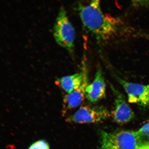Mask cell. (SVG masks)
<instances>
[{
	"instance_id": "cell-1",
	"label": "cell",
	"mask_w": 149,
	"mask_h": 149,
	"mask_svg": "<svg viewBox=\"0 0 149 149\" xmlns=\"http://www.w3.org/2000/svg\"><path fill=\"white\" fill-rule=\"evenodd\" d=\"M78 9L84 27L97 40H107L117 32L118 22L104 13L100 1L94 0L86 4H79Z\"/></svg>"
},
{
	"instance_id": "cell-2",
	"label": "cell",
	"mask_w": 149,
	"mask_h": 149,
	"mask_svg": "<svg viewBox=\"0 0 149 149\" xmlns=\"http://www.w3.org/2000/svg\"><path fill=\"white\" fill-rule=\"evenodd\" d=\"M54 37L57 43L73 53L75 31L63 8L59 10L54 27Z\"/></svg>"
},
{
	"instance_id": "cell-3",
	"label": "cell",
	"mask_w": 149,
	"mask_h": 149,
	"mask_svg": "<svg viewBox=\"0 0 149 149\" xmlns=\"http://www.w3.org/2000/svg\"><path fill=\"white\" fill-rule=\"evenodd\" d=\"M100 137V149H136L134 131H102Z\"/></svg>"
},
{
	"instance_id": "cell-4",
	"label": "cell",
	"mask_w": 149,
	"mask_h": 149,
	"mask_svg": "<svg viewBox=\"0 0 149 149\" xmlns=\"http://www.w3.org/2000/svg\"><path fill=\"white\" fill-rule=\"evenodd\" d=\"M110 115L109 111L103 107L84 106L68 117L66 121L78 124L92 123L102 122Z\"/></svg>"
},
{
	"instance_id": "cell-5",
	"label": "cell",
	"mask_w": 149,
	"mask_h": 149,
	"mask_svg": "<svg viewBox=\"0 0 149 149\" xmlns=\"http://www.w3.org/2000/svg\"><path fill=\"white\" fill-rule=\"evenodd\" d=\"M116 78L125 90L128 102L143 107L149 106V85L130 82L118 77Z\"/></svg>"
},
{
	"instance_id": "cell-6",
	"label": "cell",
	"mask_w": 149,
	"mask_h": 149,
	"mask_svg": "<svg viewBox=\"0 0 149 149\" xmlns=\"http://www.w3.org/2000/svg\"><path fill=\"white\" fill-rule=\"evenodd\" d=\"M111 87L115 96L114 109L111 113L113 120L118 124L127 123L134 118V114L123 95Z\"/></svg>"
},
{
	"instance_id": "cell-7",
	"label": "cell",
	"mask_w": 149,
	"mask_h": 149,
	"mask_svg": "<svg viewBox=\"0 0 149 149\" xmlns=\"http://www.w3.org/2000/svg\"><path fill=\"white\" fill-rule=\"evenodd\" d=\"M106 85L102 68L97 67L94 81L86 89V97L89 101L97 102L105 96Z\"/></svg>"
},
{
	"instance_id": "cell-8",
	"label": "cell",
	"mask_w": 149,
	"mask_h": 149,
	"mask_svg": "<svg viewBox=\"0 0 149 149\" xmlns=\"http://www.w3.org/2000/svg\"><path fill=\"white\" fill-rule=\"evenodd\" d=\"M89 84L86 68L82 83L79 88L66 95L64 98L65 109H70L77 107L81 104L86 97V89Z\"/></svg>"
},
{
	"instance_id": "cell-9",
	"label": "cell",
	"mask_w": 149,
	"mask_h": 149,
	"mask_svg": "<svg viewBox=\"0 0 149 149\" xmlns=\"http://www.w3.org/2000/svg\"><path fill=\"white\" fill-rule=\"evenodd\" d=\"M82 66L81 72L64 76L57 81L56 83L68 94L76 90L81 85L84 79L86 67L85 65Z\"/></svg>"
},
{
	"instance_id": "cell-10",
	"label": "cell",
	"mask_w": 149,
	"mask_h": 149,
	"mask_svg": "<svg viewBox=\"0 0 149 149\" xmlns=\"http://www.w3.org/2000/svg\"><path fill=\"white\" fill-rule=\"evenodd\" d=\"M136 149H149V122L134 131Z\"/></svg>"
},
{
	"instance_id": "cell-11",
	"label": "cell",
	"mask_w": 149,
	"mask_h": 149,
	"mask_svg": "<svg viewBox=\"0 0 149 149\" xmlns=\"http://www.w3.org/2000/svg\"><path fill=\"white\" fill-rule=\"evenodd\" d=\"M28 149H50L49 144L44 140L35 141Z\"/></svg>"
}]
</instances>
